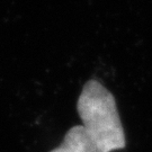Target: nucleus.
<instances>
[{
  "instance_id": "nucleus-2",
  "label": "nucleus",
  "mask_w": 152,
  "mask_h": 152,
  "mask_svg": "<svg viewBox=\"0 0 152 152\" xmlns=\"http://www.w3.org/2000/svg\"><path fill=\"white\" fill-rule=\"evenodd\" d=\"M50 152H98L81 125H76L66 132L62 144Z\"/></svg>"
},
{
  "instance_id": "nucleus-1",
  "label": "nucleus",
  "mask_w": 152,
  "mask_h": 152,
  "mask_svg": "<svg viewBox=\"0 0 152 152\" xmlns=\"http://www.w3.org/2000/svg\"><path fill=\"white\" fill-rule=\"evenodd\" d=\"M77 110L89 139L98 152H113L126 145L113 94L97 80H89L78 98Z\"/></svg>"
}]
</instances>
